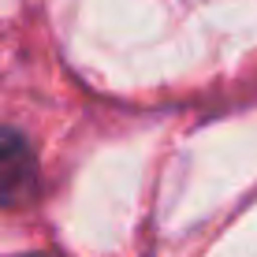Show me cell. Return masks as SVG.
<instances>
[{"instance_id":"1","label":"cell","mask_w":257,"mask_h":257,"mask_svg":"<svg viewBox=\"0 0 257 257\" xmlns=\"http://www.w3.org/2000/svg\"><path fill=\"white\" fill-rule=\"evenodd\" d=\"M38 194V157L23 131L0 127V205H26Z\"/></svg>"}]
</instances>
